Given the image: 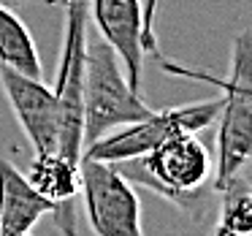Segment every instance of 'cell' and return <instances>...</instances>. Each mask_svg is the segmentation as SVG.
<instances>
[{"instance_id": "obj_8", "label": "cell", "mask_w": 252, "mask_h": 236, "mask_svg": "<svg viewBox=\"0 0 252 236\" xmlns=\"http://www.w3.org/2000/svg\"><path fill=\"white\" fill-rule=\"evenodd\" d=\"M0 87L6 93L11 111L17 114L28 141L33 144L35 155L57 152L60 114H57V101L52 87H46L41 79L17 73L6 66H0Z\"/></svg>"}, {"instance_id": "obj_13", "label": "cell", "mask_w": 252, "mask_h": 236, "mask_svg": "<svg viewBox=\"0 0 252 236\" xmlns=\"http://www.w3.org/2000/svg\"><path fill=\"white\" fill-rule=\"evenodd\" d=\"M160 0H141V11H144V52L155 55L158 52V41H155V17H158Z\"/></svg>"}, {"instance_id": "obj_10", "label": "cell", "mask_w": 252, "mask_h": 236, "mask_svg": "<svg viewBox=\"0 0 252 236\" xmlns=\"http://www.w3.org/2000/svg\"><path fill=\"white\" fill-rule=\"evenodd\" d=\"M28 182L35 187V193L46 198V201L55 206V212H65L68 214V203L79 196V187H82V179H79V163L68 160L65 155L60 152H46V155H35L33 163H30Z\"/></svg>"}, {"instance_id": "obj_12", "label": "cell", "mask_w": 252, "mask_h": 236, "mask_svg": "<svg viewBox=\"0 0 252 236\" xmlns=\"http://www.w3.org/2000/svg\"><path fill=\"white\" fill-rule=\"evenodd\" d=\"M220 196H222V206H220V223L217 225L250 236V231H252V198H250V190H247L244 174L236 176L233 182H228V187Z\"/></svg>"}, {"instance_id": "obj_3", "label": "cell", "mask_w": 252, "mask_h": 236, "mask_svg": "<svg viewBox=\"0 0 252 236\" xmlns=\"http://www.w3.org/2000/svg\"><path fill=\"white\" fill-rule=\"evenodd\" d=\"M63 55L55 79V101L60 114L57 152L79 163L84 152V68H87L90 0H65Z\"/></svg>"}, {"instance_id": "obj_5", "label": "cell", "mask_w": 252, "mask_h": 236, "mask_svg": "<svg viewBox=\"0 0 252 236\" xmlns=\"http://www.w3.org/2000/svg\"><path fill=\"white\" fill-rule=\"evenodd\" d=\"M220 106H222V95L209 101H198V103L187 106H174V109L152 111L144 120L122 125L117 131L100 136L90 147H84L82 158L93 160H106V163H122V160L144 158L155 147L168 141L171 136L179 133H201L209 125L217 122Z\"/></svg>"}, {"instance_id": "obj_15", "label": "cell", "mask_w": 252, "mask_h": 236, "mask_svg": "<svg viewBox=\"0 0 252 236\" xmlns=\"http://www.w3.org/2000/svg\"><path fill=\"white\" fill-rule=\"evenodd\" d=\"M214 236H244V234H236V231H228V228H222V225H217Z\"/></svg>"}, {"instance_id": "obj_9", "label": "cell", "mask_w": 252, "mask_h": 236, "mask_svg": "<svg viewBox=\"0 0 252 236\" xmlns=\"http://www.w3.org/2000/svg\"><path fill=\"white\" fill-rule=\"evenodd\" d=\"M55 212L49 201L8 160H0V225L11 234H30L44 214Z\"/></svg>"}, {"instance_id": "obj_7", "label": "cell", "mask_w": 252, "mask_h": 236, "mask_svg": "<svg viewBox=\"0 0 252 236\" xmlns=\"http://www.w3.org/2000/svg\"><path fill=\"white\" fill-rule=\"evenodd\" d=\"M90 19L98 28L100 41L120 57L127 84L141 93L144 60H147L141 0H90Z\"/></svg>"}, {"instance_id": "obj_2", "label": "cell", "mask_w": 252, "mask_h": 236, "mask_svg": "<svg viewBox=\"0 0 252 236\" xmlns=\"http://www.w3.org/2000/svg\"><path fill=\"white\" fill-rule=\"evenodd\" d=\"M217 84L222 87V106L217 114L212 187L214 193H222L228 182L244 174L252 152V35L247 28L236 33L230 46L228 79Z\"/></svg>"}, {"instance_id": "obj_1", "label": "cell", "mask_w": 252, "mask_h": 236, "mask_svg": "<svg viewBox=\"0 0 252 236\" xmlns=\"http://www.w3.org/2000/svg\"><path fill=\"white\" fill-rule=\"evenodd\" d=\"M114 166L130 185L147 187L195 220L206 212L209 198L214 196V187L206 185L212 179L214 163L198 133L171 136L144 158L122 160Z\"/></svg>"}, {"instance_id": "obj_6", "label": "cell", "mask_w": 252, "mask_h": 236, "mask_svg": "<svg viewBox=\"0 0 252 236\" xmlns=\"http://www.w3.org/2000/svg\"><path fill=\"white\" fill-rule=\"evenodd\" d=\"M84 214L95 236H144L141 201L136 187L117 171L114 163L82 158L79 160Z\"/></svg>"}, {"instance_id": "obj_11", "label": "cell", "mask_w": 252, "mask_h": 236, "mask_svg": "<svg viewBox=\"0 0 252 236\" xmlns=\"http://www.w3.org/2000/svg\"><path fill=\"white\" fill-rule=\"evenodd\" d=\"M0 66L33 79H41L44 73L33 33L22 22V17L8 6H0Z\"/></svg>"}, {"instance_id": "obj_16", "label": "cell", "mask_w": 252, "mask_h": 236, "mask_svg": "<svg viewBox=\"0 0 252 236\" xmlns=\"http://www.w3.org/2000/svg\"><path fill=\"white\" fill-rule=\"evenodd\" d=\"M0 236H30V234H11V231H6L3 225H0Z\"/></svg>"}, {"instance_id": "obj_4", "label": "cell", "mask_w": 252, "mask_h": 236, "mask_svg": "<svg viewBox=\"0 0 252 236\" xmlns=\"http://www.w3.org/2000/svg\"><path fill=\"white\" fill-rule=\"evenodd\" d=\"M152 114L144 95L127 84L120 66V57L98 41L87 46V68H84V147L122 125L144 120Z\"/></svg>"}, {"instance_id": "obj_14", "label": "cell", "mask_w": 252, "mask_h": 236, "mask_svg": "<svg viewBox=\"0 0 252 236\" xmlns=\"http://www.w3.org/2000/svg\"><path fill=\"white\" fill-rule=\"evenodd\" d=\"M25 3H30V0H0V6H8V8H19Z\"/></svg>"}]
</instances>
